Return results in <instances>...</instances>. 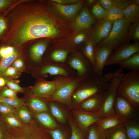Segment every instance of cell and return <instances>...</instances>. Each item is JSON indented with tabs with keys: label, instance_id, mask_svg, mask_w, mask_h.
Wrapping results in <instances>:
<instances>
[{
	"label": "cell",
	"instance_id": "1",
	"mask_svg": "<svg viewBox=\"0 0 139 139\" xmlns=\"http://www.w3.org/2000/svg\"><path fill=\"white\" fill-rule=\"evenodd\" d=\"M5 17L8 28L0 41V47L11 45L22 47L30 41L41 38H66L73 32L70 24L44 2L22 0L12 7Z\"/></svg>",
	"mask_w": 139,
	"mask_h": 139
},
{
	"label": "cell",
	"instance_id": "2",
	"mask_svg": "<svg viewBox=\"0 0 139 139\" xmlns=\"http://www.w3.org/2000/svg\"><path fill=\"white\" fill-rule=\"evenodd\" d=\"M58 76L54 80L56 89L50 98L53 101L70 105L74 90L81 82L85 79L80 76L75 78L68 76Z\"/></svg>",
	"mask_w": 139,
	"mask_h": 139
},
{
	"label": "cell",
	"instance_id": "3",
	"mask_svg": "<svg viewBox=\"0 0 139 139\" xmlns=\"http://www.w3.org/2000/svg\"><path fill=\"white\" fill-rule=\"evenodd\" d=\"M117 93L133 106H139V73L131 71L124 75L118 87Z\"/></svg>",
	"mask_w": 139,
	"mask_h": 139
},
{
	"label": "cell",
	"instance_id": "4",
	"mask_svg": "<svg viewBox=\"0 0 139 139\" xmlns=\"http://www.w3.org/2000/svg\"><path fill=\"white\" fill-rule=\"evenodd\" d=\"M7 129L5 139H51L49 132L34 122Z\"/></svg>",
	"mask_w": 139,
	"mask_h": 139
},
{
	"label": "cell",
	"instance_id": "5",
	"mask_svg": "<svg viewBox=\"0 0 139 139\" xmlns=\"http://www.w3.org/2000/svg\"><path fill=\"white\" fill-rule=\"evenodd\" d=\"M130 24L125 18L114 21L108 36L97 46H106L111 48L113 50L116 49L128 42Z\"/></svg>",
	"mask_w": 139,
	"mask_h": 139
},
{
	"label": "cell",
	"instance_id": "6",
	"mask_svg": "<svg viewBox=\"0 0 139 139\" xmlns=\"http://www.w3.org/2000/svg\"><path fill=\"white\" fill-rule=\"evenodd\" d=\"M123 68L120 67L111 79L105 92L103 101L99 111L102 118L115 114L114 110L115 100L118 85L124 74Z\"/></svg>",
	"mask_w": 139,
	"mask_h": 139
},
{
	"label": "cell",
	"instance_id": "7",
	"mask_svg": "<svg viewBox=\"0 0 139 139\" xmlns=\"http://www.w3.org/2000/svg\"><path fill=\"white\" fill-rule=\"evenodd\" d=\"M139 52L138 42L132 43L127 42L116 49L109 57L105 65L117 64Z\"/></svg>",
	"mask_w": 139,
	"mask_h": 139
},
{
	"label": "cell",
	"instance_id": "8",
	"mask_svg": "<svg viewBox=\"0 0 139 139\" xmlns=\"http://www.w3.org/2000/svg\"><path fill=\"white\" fill-rule=\"evenodd\" d=\"M90 30L89 39L97 46L108 36L112 28L114 22L106 19L97 20Z\"/></svg>",
	"mask_w": 139,
	"mask_h": 139
},
{
	"label": "cell",
	"instance_id": "9",
	"mask_svg": "<svg viewBox=\"0 0 139 139\" xmlns=\"http://www.w3.org/2000/svg\"><path fill=\"white\" fill-rule=\"evenodd\" d=\"M50 5L53 11L68 21L73 20L82 8L84 1H80L78 3L71 5H64L50 1Z\"/></svg>",
	"mask_w": 139,
	"mask_h": 139
},
{
	"label": "cell",
	"instance_id": "10",
	"mask_svg": "<svg viewBox=\"0 0 139 139\" xmlns=\"http://www.w3.org/2000/svg\"><path fill=\"white\" fill-rule=\"evenodd\" d=\"M70 66L77 72L79 76L85 79L91 77L94 69L90 61L80 53L72 57L69 61Z\"/></svg>",
	"mask_w": 139,
	"mask_h": 139
},
{
	"label": "cell",
	"instance_id": "11",
	"mask_svg": "<svg viewBox=\"0 0 139 139\" xmlns=\"http://www.w3.org/2000/svg\"><path fill=\"white\" fill-rule=\"evenodd\" d=\"M113 49L106 46H97L95 48V63L94 68L95 76L102 75L103 70L106 64Z\"/></svg>",
	"mask_w": 139,
	"mask_h": 139
},
{
	"label": "cell",
	"instance_id": "12",
	"mask_svg": "<svg viewBox=\"0 0 139 139\" xmlns=\"http://www.w3.org/2000/svg\"><path fill=\"white\" fill-rule=\"evenodd\" d=\"M96 22L95 19L85 6L77 14L73 20L72 26L75 31L89 29Z\"/></svg>",
	"mask_w": 139,
	"mask_h": 139
},
{
	"label": "cell",
	"instance_id": "13",
	"mask_svg": "<svg viewBox=\"0 0 139 139\" xmlns=\"http://www.w3.org/2000/svg\"><path fill=\"white\" fill-rule=\"evenodd\" d=\"M116 113L121 119L125 121L131 118L134 114L133 106L125 99L117 93L114 104Z\"/></svg>",
	"mask_w": 139,
	"mask_h": 139
},
{
	"label": "cell",
	"instance_id": "14",
	"mask_svg": "<svg viewBox=\"0 0 139 139\" xmlns=\"http://www.w3.org/2000/svg\"><path fill=\"white\" fill-rule=\"evenodd\" d=\"M89 29L75 31L68 38V40L62 45L64 49L68 50H73L75 48L80 46L89 39Z\"/></svg>",
	"mask_w": 139,
	"mask_h": 139
},
{
	"label": "cell",
	"instance_id": "15",
	"mask_svg": "<svg viewBox=\"0 0 139 139\" xmlns=\"http://www.w3.org/2000/svg\"><path fill=\"white\" fill-rule=\"evenodd\" d=\"M56 86L54 81H42L39 82L33 90L34 95L41 98L51 97L55 92Z\"/></svg>",
	"mask_w": 139,
	"mask_h": 139
},
{
	"label": "cell",
	"instance_id": "16",
	"mask_svg": "<svg viewBox=\"0 0 139 139\" xmlns=\"http://www.w3.org/2000/svg\"><path fill=\"white\" fill-rule=\"evenodd\" d=\"M105 91L95 94L83 101L81 104V108L86 112H96L99 111L104 99Z\"/></svg>",
	"mask_w": 139,
	"mask_h": 139
},
{
	"label": "cell",
	"instance_id": "17",
	"mask_svg": "<svg viewBox=\"0 0 139 139\" xmlns=\"http://www.w3.org/2000/svg\"><path fill=\"white\" fill-rule=\"evenodd\" d=\"M76 119L82 128L86 130L91 125L102 118L99 111L93 113L81 111L76 115Z\"/></svg>",
	"mask_w": 139,
	"mask_h": 139
},
{
	"label": "cell",
	"instance_id": "18",
	"mask_svg": "<svg viewBox=\"0 0 139 139\" xmlns=\"http://www.w3.org/2000/svg\"><path fill=\"white\" fill-rule=\"evenodd\" d=\"M126 121L121 119L115 114L103 118L96 123L100 130L106 132Z\"/></svg>",
	"mask_w": 139,
	"mask_h": 139
},
{
	"label": "cell",
	"instance_id": "19",
	"mask_svg": "<svg viewBox=\"0 0 139 139\" xmlns=\"http://www.w3.org/2000/svg\"><path fill=\"white\" fill-rule=\"evenodd\" d=\"M40 73L42 75L49 74L52 75L68 76L67 70L61 65L55 64L46 65L41 70Z\"/></svg>",
	"mask_w": 139,
	"mask_h": 139
},
{
	"label": "cell",
	"instance_id": "20",
	"mask_svg": "<svg viewBox=\"0 0 139 139\" xmlns=\"http://www.w3.org/2000/svg\"><path fill=\"white\" fill-rule=\"evenodd\" d=\"M48 46L46 41H41L35 44L30 50V56L32 59L36 62L40 61Z\"/></svg>",
	"mask_w": 139,
	"mask_h": 139
},
{
	"label": "cell",
	"instance_id": "21",
	"mask_svg": "<svg viewBox=\"0 0 139 139\" xmlns=\"http://www.w3.org/2000/svg\"><path fill=\"white\" fill-rule=\"evenodd\" d=\"M117 64L123 68H125L132 71L139 73V52Z\"/></svg>",
	"mask_w": 139,
	"mask_h": 139
},
{
	"label": "cell",
	"instance_id": "22",
	"mask_svg": "<svg viewBox=\"0 0 139 139\" xmlns=\"http://www.w3.org/2000/svg\"><path fill=\"white\" fill-rule=\"evenodd\" d=\"M123 12L124 18L131 24L139 21V5L132 3L123 10Z\"/></svg>",
	"mask_w": 139,
	"mask_h": 139
},
{
	"label": "cell",
	"instance_id": "23",
	"mask_svg": "<svg viewBox=\"0 0 139 139\" xmlns=\"http://www.w3.org/2000/svg\"><path fill=\"white\" fill-rule=\"evenodd\" d=\"M123 123L106 131L107 139H127Z\"/></svg>",
	"mask_w": 139,
	"mask_h": 139
},
{
	"label": "cell",
	"instance_id": "24",
	"mask_svg": "<svg viewBox=\"0 0 139 139\" xmlns=\"http://www.w3.org/2000/svg\"><path fill=\"white\" fill-rule=\"evenodd\" d=\"M95 48L92 42L89 39L84 42L83 48L84 56L90 61L93 68L95 63Z\"/></svg>",
	"mask_w": 139,
	"mask_h": 139
},
{
	"label": "cell",
	"instance_id": "25",
	"mask_svg": "<svg viewBox=\"0 0 139 139\" xmlns=\"http://www.w3.org/2000/svg\"><path fill=\"white\" fill-rule=\"evenodd\" d=\"M36 116L40 123L49 128L53 129L58 127L56 122L47 113L44 112L37 113Z\"/></svg>",
	"mask_w": 139,
	"mask_h": 139
},
{
	"label": "cell",
	"instance_id": "26",
	"mask_svg": "<svg viewBox=\"0 0 139 139\" xmlns=\"http://www.w3.org/2000/svg\"><path fill=\"white\" fill-rule=\"evenodd\" d=\"M123 124L127 139H139V127L138 125L125 122Z\"/></svg>",
	"mask_w": 139,
	"mask_h": 139
},
{
	"label": "cell",
	"instance_id": "27",
	"mask_svg": "<svg viewBox=\"0 0 139 139\" xmlns=\"http://www.w3.org/2000/svg\"><path fill=\"white\" fill-rule=\"evenodd\" d=\"M20 55L19 52L15 50L14 52L8 57L2 59L0 61V75H4L6 69Z\"/></svg>",
	"mask_w": 139,
	"mask_h": 139
},
{
	"label": "cell",
	"instance_id": "28",
	"mask_svg": "<svg viewBox=\"0 0 139 139\" xmlns=\"http://www.w3.org/2000/svg\"><path fill=\"white\" fill-rule=\"evenodd\" d=\"M124 18L123 10L115 6L107 11L105 19L110 21H116Z\"/></svg>",
	"mask_w": 139,
	"mask_h": 139
},
{
	"label": "cell",
	"instance_id": "29",
	"mask_svg": "<svg viewBox=\"0 0 139 139\" xmlns=\"http://www.w3.org/2000/svg\"><path fill=\"white\" fill-rule=\"evenodd\" d=\"M29 105L31 108L37 113L48 110V108L46 104L42 101L36 98H33L30 99Z\"/></svg>",
	"mask_w": 139,
	"mask_h": 139
},
{
	"label": "cell",
	"instance_id": "30",
	"mask_svg": "<svg viewBox=\"0 0 139 139\" xmlns=\"http://www.w3.org/2000/svg\"><path fill=\"white\" fill-rule=\"evenodd\" d=\"M69 52V50L64 48L57 49L51 53L50 57L55 62L63 63L66 60Z\"/></svg>",
	"mask_w": 139,
	"mask_h": 139
},
{
	"label": "cell",
	"instance_id": "31",
	"mask_svg": "<svg viewBox=\"0 0 139 139\" xmlns=\"http://www.w3.org/2000/svg\"><path fill=\"white\" fill-rule=\"evenodd\" d=\"M49 106L51 112L53 116L60 122L65 123L66 119L65 115L59 107L52 102L49 103Z\"/></svg>",
	"mask_w": 139,
	"mask_h": 139
},
{
	"label": "cell",
	"instance_id": "32",
	"mask_svg": "<svg viewBox=\"0 0 139 139\" xmlns=\"http://www.w3.org/2000/svg\"><path fill=\"white\" fill-rule=\"evenodd\" d=\"M22 1L0 0V15L5 16L11 8Z\"/></svg>",
	"mask_w": 139,
	"mask_h": 139
},
{
	"label": "cell",
	"instance_id": "33",
	"mask_svg": "<svg viewBox=\"0 0 139 139\" xmlns=\"http://www.w3.org/2000/svg\"><path fill=\"white\" fill-rule=\"evenodd\" d=\"M91 14L94 18L97 20L105 19L107 11L103 8L98 3H96L92 8Z\"/></svg>",
	"mask_w": 139,
	"mask_h": 139
},
{
	"label": "cell",
	"instance_id": "34",
	"mask_svg": "<svg viewBox=\"0 0 139 139\" xmlns=\"http://www.w3.org/2000/svg\"><path fill=\"white\" fill-rule=\"evenodd\" d=\"M88 139H107L106 132L100 130L97 126L90 128Z\"/></svg>",
	"mask_w": 139,
	"mask_h": 139
},
{
	"label": "cell",
	"instance_id": "35",
	"mask_svg": "<svg viewBox=\"0 0 139 139\" xmlns=\"http://www.w3.org/2000/svg\"><path fill=\"white\" fill-rule=\"evenodd\" d=\"M128 39H132L136 42L139 40V21L131 24L128 33Z\"/></svg>",
	"mask_w": 139,
	"mask_h": 139
},
{
	"label": "cell",
	"instance_id": "36",
	"mask_svg": "<svg viewBox=\"0 0 139 139\" xmlns=\"http://www.w3.org/2000/svg\"><path fill=\"white\" fill-rule=\"evenodd\" d=\"M71 129L70 139H84L82 130L76 125L72 120H69Z\"/></svg>",
	"mask_w": 139,
	"mask_h": 139
},
{
	"label": "cell",
	"instance_id": "37",
	"mask_svg": "<svg viewBox=\"0 0 139 139\" xmlns=\"http://www.w3.org/2000/svg\"><path fill=\"white\" fill-rule=\"evenodd\" d=\"M0 102L3 103L13 107L18 108L24 104L23 101L17 98L4 97L0 96Z\"/></svg>",
	"mask_w": 139,
	"mask_h": 139
},
{
	"label": "cell",
	"instance_id": "38",
	"mask_svg": "<svg viewBox=\"0 0 139 139\" xmlns=\"http://www.w3.org/2000/svg\"><path fill=\"white\" fill-rule=\"evenodd\" d=\"M16 49L12 46H7L0 47V57L4 58L13 54Z\"/></svg>",
	"mask_w": 139,
	"mask_h": 139
},
{
	"label": "cell",
	"instance_id": "39",
	"mask_svg": "<svg viewBox=\"0 0 139 139\" xmlns=\"http://www.w3.org/2000/svg\"><path fill=\"white\" fill-rule=\"evenodd\" d=\"M8 28V23L5 16L0 15V41L5 35Z\"/></svg>",
	"mask_w": 139,
	"mask_h": 139
},
{
	"label": "cell",
	"instance_id": "40",
	"mask_svg": "<svg viewBox=\"0 0 139 139\" xmlns=\"http://www.w3.org/2000/svg\"><path fill=\"white\" fill-rule=\"evenodd\" d=\"M18 114L20 119L24 122L29 123L31 120L30 113L25 108L20 109L19 111Z\"/></svg>",
	"mask_w": 139,
	"mask_h": 139
},
{
	"label": "cell",
	"instance_id": "41",
	"mask_svg": "<svg viewBox=\"0 0 139 139\" xmlns=\"http://www.w3.org/2000/svg\"><path fill=\"white\" fill-rule=\"evenodd\" d=\"M48 132L52 139H66L64 133L59 129H52Z\"/></svg>",
	"mask_w": 139,
	"mask_h": 139
},
{
	"label": "cell",
	"instance_id": "42",
	"mask_svg": "<svg viewBox=\"0 0 139 139\" xmlns=\"http://www.w3.org/2000/svg\"><path fill=\"white\" fill-rule=\"evenodd\" d=\"M6 122L12 127H17L21 126V123L15 117L11 115H8L4 117Z\"/></svg>",
	"mask_w": 139,
	"mask_h": 139
},
{
	"label": "cell",
	"instance_id": "43",
	"mask_svg": "<svg viewBox=\"0 0 139 139\" xmlns=\"http://www.w3.org/2000/svg\"><path fill=\"white\" fill-rule=\"evenodd\" d=\"M14 107L5 103L0 102V112L6 115L14 112Z\"/></svg>",
	"mask_w": 139,
	"mask_h": 139
},
{
	"label": "cell",
	"instance_id": "44",
	"mask_svg": "<svg viewBox=\"0 0 139 139\" xmlns=\"http://www.w3.org/2000/svg\"><path fill=\"white\" fill-rule=\"evenodd\" d=\"M97 3L107 11L115 6L114 0H98Z\"/></svg>",
	"mask_w": 139,
	"mask_h": 139
},
{
	"label": "cell",
	"instance_id": "45",
	"mask_svg": "<svg viewBox=\"0 0 139 139\" xmlns=\"http://www.w3.org/2000/svg\"><path fill=\"white\" fill-rule=\"evenodd\" d=\"M115 6L122 10L132 3V0H114Z\"/></svg>",
	"mask_w": 139,
	"mask_h": 139
},
{
	"label": "cell",
	"instance_id": "46",
	"mask_svg": "<svg viewBox=\"0 0 139 139\" xmlns=\"http://www.w3.org/2000/svg\"><path fill=\"white\" fill-rule=\"evenodd\" d=\"M1 97L7 98H17L16 91L10 89L6 88L1 92Z\"/></svg>",
	"mask_w": 139,
	"mask_h": 139
},
{
	"label": "cell",
	"instance_id": "47",
	"mask_svg": "<svg viewBox=\"0 0 139 139\" xmlns=\"http://www.w3.org/2000/svg\"><path fill=\"white\" fill-rule=\"evenodd\" d=\"M6 83L10 89L15 91H21L23 90L22 88L14 82L7 81Z\"/></svg>",
	"mask_w": 139,
	"mask_h": 139
},
{
	"label": "cell",
	"instance_id": "48",
	"mask_svg": "<svg viewBox=\"0 0 139 139\" xmlns=\"http://www.w3.org/2000/svg\"><path fill=\"white\" fill-rule=\"evenodd\" d=\"M23 67V63L21 58H18L14 61L13 67L15 68L17 70H21Z\"/></svg>",
	"mask_w": 139,
	"mask_h": 139
},
{
	"label": "cell",
	"instance_id": "49",
	"mask_svg": "<svg viewBox=\"0 0 139 139\" xmlns=\"http://www.w3.org/2000/svg\"><path fill=\"white\" fill-rule=\"evenodd\" d=\"M17 73V70L13 67H8L5 71L4 75L14 76Z\"/></svg>",
	"mask_w": 139,
	"mask_h": 139
},
{
	"label": "cell",
	"instance_id": "50",
	"mask_svg": "<svg viewBox=\"0 0 139 139\" xmlns=\"http://www.w3.org/2000/svg\"><path fill=\"white\" fill-rule=\"evenodd\" d=\"M52 1L64 5L66 4L70 5L76 4L80 1L77 0H52Z\"/></svg>",
	"mask_w": 139,
	"mask_h": 139
},
{
	"label": "cell",
	"instance_id": "51",
	"mask_svg": "<svg viewBox=\"0 0 139 139\" xmlns=\"http://www.w3.org/2000/svg\"><path fill=\"white\" fill-rule=\"evenodd\" d=\"M3 125L0 121V139H5V134L7 129L4 128Z\"/></svg>",
	"mask_w": 139,
	"mask_h": 139
},
{
	"label": "cell",
	"instance_id": "52",
	"mask_svg": "<svg viewBox=\"0 0 139 139\" xmlns=\"http://www.w3.org/2000/svg\"><path fill=\"white\" fill-rule=\"evenodd\" d=\"M87 3L89 5H92L96 3L97 0H89L86 1Z\"/></svg>",
	"mask_w": 139,
	"mask_h": 139
},
{
	"label": "cell",
	"instance_id": "53",
	"mask_svg": "<svg viewBox=\"0 0 139 139\" xmlns=\"http://www.w3.org/2000/svg\"><path fill=\"white\" fill-rule=\"evenodd\" d=\"M5 80L3 78L0 77V86H4L5 84Z\"/></svg>",
	"mask_w": 139,
	"mask_h": 139
},
{
	"label": "cell",
	"instance_id": "54",
	"mask_svg": "<svg viewBox=\"0 0 139 139\" xmlns=\"http://www.w3.org/2000/svg\"><path fill=\"white\" fill-rule=\"evenodd\" d=\"M132 3L135 4L139 5V0H132Z\"/></svg>",
	"mask_w": 139,
	"mask_h": 139
},
{
	"label": "cell",
	"instance_id": "55",
	"mask_svg": "<svg viewBox=\"0 0 139 139\" xmlns=\"http://www.w3.org/2000/svg\"></svg>",
	"mask_w": 139,
	"mask_h": 139
}]
</instances>
